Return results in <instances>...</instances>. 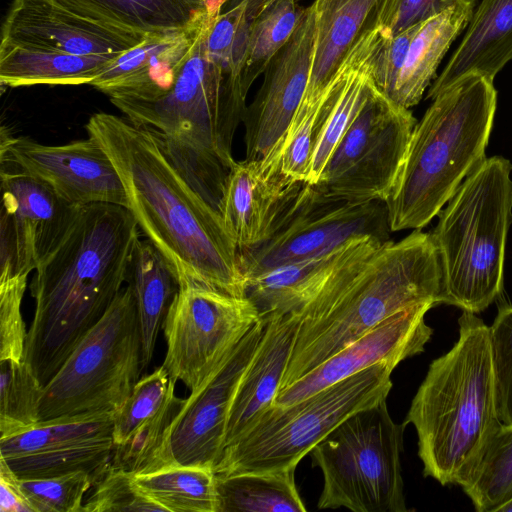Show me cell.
<instances>
[{"mask_svg": "<svg viewBox=\"0 0 512 512\" xmlns=\"http://www.w3.org/2000/svg\"><path fill=\"white\" fill-rule=\"evenodd\" d=\"M462 0H401L390 28L391 36L422 23Z\"/></svg>", "mask_w": 512, "mask_h": 512, "instance_id": "cell-43", "label": "cell"}, {"mask_svg": "<svg viewBox=\"0 0 512 512\" xmlns=\"http://www.w3.org/2000/svg\"><path fill=\"white\" fill-rule=\"evenodd\" d=\"M26 275L0 276V362L22 361L27 332L21 305Z\"/></svg>", "mask_w": 512, "mask_h": 512, "instance_id": "cell-41", "label": "cell"}, {"mask_svg": "<svg viewBox=\"0 0 512 512\" xmlns=\"http://www.w3.org/2000/svg\"><path fill=\"white\" fill-rule=\"evenodd\" d=\"M94 483L85 471L20 478L21 488L34 512H82L84 495Z\"/></svg>", "mask_w": 512, "mask_h": 512, "instance_id": "cell-37", "label": "cell"}, {"mask_svg": "<svg viewBox=\"0 0 512 512\" xmlns=\"http://www.w3.org/2000/svg\"><path fill=\"white\" fill-rule=\"evenodd\" d=\"M321 98L311 106L300 104L283 138L282 172L294 181H307L318 132Z\"/></svg>", "mask_w": 512, "mask_h": 512, "instance_id": "cell-40", "label": "cell"}, {"mask_svg": "<svg viewBox=\"0 0 512 512\" xmlns=\"http://www.w3.org/2000/svg\"><path fill=\"white\" fill-rule=\"evenodd\" d=\"M141 361L137 306L128 284L44 386L40 421L115 413L139 380Z\"/></svg>", "mask_w": 512, "mask_h": 512, "instance_id": "cell-10", "label": "cell"}, {"mask_svg": "<svg viewBox=\"0 0 512 512\" xmlns=\"http://www.w3.org/2000/svg\"><path fill=\"white\" fill-rule=\"evenodd\" d=\"M85 128L115 166L127 208L167 259L180 287L246 297L238 247L220 212L174 166L159 133L107 112L93 114Z\"/></svg>", "mask_w": 512, "mask_h": 512, "instance_id": "cell-1", "label": "cell"}, {"mask_svg": "<svg viewBox=\"0 0 512 512\" xmlns=\"http://www.w3.org/2000/svg\"><path fill=\"white\" fill-rule=\"evenodd\" d=\"M163 366L137 381L113 413L111 465L133 475L176 465L170 446L172 423L183 399Z\"/></svg>", "mask_w": 512, "mask_h": 512, "instance_id": "cell-18", "label": "cell"}, {"mask_svg": "<svg viewBox=\"0 0 512 512\" xmlns=\"http://www.w3.org/2000/svg\"><path fill=\"white\" fill-rule=\"evenodd\" d=\"M370 236L358 237L323 255L273 268L246 283V297L260 316L298 310ZM373 237V236H371Z\"/></svg>", "mask_w": 512, "mask_h": 512, "instance_id": "cell-27", "label": "cell"}, {"mask_svg": "<svg viewBox=\"0 0 512 512\" xmlns=\"http://www.w3.org/2000/svg\"><path fill=\"white\" fill-rule=\"evenodd\" d=\"M512 60V0H482L474 9L465 35L441 74L431 85L427 98L470 74L490 81Z\"/></svg>", "mask_w": 512, "mask_h": 512, "instance_id": "cell-26", "label": "cell"}, {"mask_svg": "<svg viewBox=\"0 0 512 512\" xmlns=\"http://www.w3.org/2000/svg\"><path fill=\"white\" fill-rule=\"evenodd\" d=\"M299 1L273 0L246 17L249 36L243 79L248 90L295 30L304 11Z\"/></svg>", "mask_w": 512, "mask_h": 512, "instance_id": "cell-34", "label": "cell"}, {"mask_svg": "<svg viewBox=\"0 0 512 512\" xmlns=\"http://www.w3.org/2000/svg\"><path fill=\"white\" fill-rule=\"evenodd\" d=\"M241 1H244V0H228L227 2H229V3H239Z\"/></svg>", "mask_w": 512, "mask_h": 512, "instance_id": "cell-46", "label": "cell"}, {"mask_svg": "<svg viewBox=\"0 0 512 512\" xmlns=\"http://www.w3.org/2000/svg\"><path fill=\"white\" fill-rule=\"evenodd\" d=\"M499 512H512V500L501 507Z\"/></svg>", "mask_w": 512, "mask_h": 512, "instance_id": "cell-45", "label": "cell"}, {"mask_svg": "<svg viewBox=\"0 0 512 512\" xmlns=\"http://www.w3.org/2000/svg\"><path fill=\"white\" fill-rule=\"evenodd\" d=\"M295 469L216 475L219 512H305Z\"/></svg>", "mask_w": 512, "mask_h": 512, "instance_id": "cell-32", "label": "cell"}, {"mask_svg": "<svg viewBox=\"0 0 512 512\" xmlns=\"http://www.w3.org/2000/svg\"><path fill=\"white\" fill-rule=\"evenodd\" d=\"M204 1H205L206 6H207V3H208V1H209V0H204ZM207 9H208V8H207Z\"/></svg>", "mask_w": 512, "mask_h": 512, "instance_id": "cell-47", "label": "cell"}, {"mask_svg": "<svg viewBox=\"0 0 512 512\" xmlns=\"http://www.w3.org/2000/svg\"><path fill=\"white\" fill-rule=\"evenodd\" d=\"M54 1L82 17L144 35L183 30L208 10L204 0Z\"/></svg>", "mask_w": 512, "mask_h": 512, "instance_id": "cell-29", "label": "cell"}, {"mask_svg": "<svg viewBox=\"0 0 512 512\" xmlns=\"http://www.w3.org/2000/svg\"><path fill=\"white\" fill-rule=\"evenodd\" d=\"M144 34L77 15L54 0H13L2 25V43L75 55L116 57Z\"/></svg>", "mask_w": 512, "mask_h": 512, "instance_id": "cell-21", "label": "cell"}, {"mask_svg": "<svg viewBox=\"0 0 512 512\" xmlns=\"http://www.w3.org/2000/svg\"><path fill=\"white\" fill-rule=\"evenodd\" d=\"M474 12L473 0H462L424 21L415 34L400 72L392 101L404 108L419 103L456 37Z\"/></svg>", "mask_w": 512, "mask_h": 512, "instance_id": "cell-28", "label": "cell"}, {"mask_svg": "<svg viewBox=\"0 0 512 512\" xmlns=\"http://www.w3.org/2000/svg\"><path fill=\"white\" fill-rule=\"evenodd\" d=\"M0 367V438H3L40 422L44 386L24 360L1 361Z\"/></svg>", "mask_w": 512, "mask_h": 512, "instance_id": "cell-36", "label": "cell"}, {"mask_svg": "<svg viewBox=\"0 0 512 512\" xmlns=\"http://www.w3.org/2000/svg\"><path fill=\"white\" fill-rule=\"evenodd\" d=\"M266 326L261 316L227 358L183 399L171 428L170 446L177 464L215 468L224 448L229 412L241 378Z\"/></svg>", "mask_w": 512, "mask_h": 512, "instance_id": "cell-16", "label": "cell"}, {"mask_svg": "<svg viewBox=\"0 0 512 512\" xmlns=\"http://www.w3.org/2000/svg\"><path fill=\"white\" fill-rule=\"evenodd\" d=\"M160 511L136 485L134 475L110 464L94 484V491L83 503L82 512Z\"/></svg>", "mask_w": 512, "mask_h": 512, "instance_id": "cell-38", "label": "cell"}, {"mask_svg": "<svg viewBox=\"0 0 512 512\" xmlns=\"http://www.w3.org/2000/svg\"><path fill=\"white\" fill-rule=\"evenodd\" d=\"M496 106L493 82L479 74L432 99L385 201L391 231L424 228L486 159Z\"/></svg>", "mask_w": 512, "mask_h": 512, "instance_id": "cell-6", "label": "cell"}, {"mask_svg": "<svg viewBox=\"0 0 512 512\" xmlns=\"http://www.w3.org/2000/svg\"><path fill=\"white\" fill-rule=\"evenodd\" d=\"M511 172L508 159L486 157L438 214L430 234L441 265L442 303L478 313L502 293Z\"/></svg>", "mask_w": 512, "mask_h": 512, "instance_id": "cell-7", "label": "cell"}, {"mask_svg": "<svg viewBox=\"0 0 512 512\" xmlns=\"http://www.w3.org/2000/svg\"><path fill=\"white\" fill-rule=\"evenodd\" d=\"M282 146L283 139L264 157L235 160L230 168L220 214L238 250L267 237L273 219L298 183L282 172Z\"/></svg>", "mask_w": 512, "mask_h": 512, "instance_id": "cell-22", "label": "cell"}, {"mask_svg": "<svg viewBox=\"0 0 512 512\" xmlns=\"http://www.w3.org/2000/svg\"><path fill=\"white\" fill-rule=\"evenodd\" d=\"M211 14L203 12L189 27L145 35L90 83L110 99L154 100L167 93L187 59L202 26Z\"/></svg>", "mask_w": 512, "mask_h": 512, "instance_id": "cell-23", "label": "cell"}, {"mask_svg": "<svg viewBox=\"0 0 512 512\" xmlns=\"http://www.w3.org/2000/svg\"><path fill=\"white\" fill-rule=\"evenodd\" d=\"M422 23L413 25L394 36L391 34L386 36L375 55L372 69L373 81L375 86L390 100L393 97L409 46Z\"/></svg>", "mask_w": 512, "mask_h": 512, "instance_id": "cell-42", "label": "cell"}, {"mask_svg": "<svg viewBox=\"0 0 512 512\" xmlns=\"http://www.w3.org/2000/svg\"><path fill=\"white\" fill-rule=\"evenodd\" d=\"M116 57L75 55L1 42L0 82L12 88L90 84Z\"/></svg>", "mask_w": 512, "mask_h": 512, "instance_id": "cell-30", "label": "cell"}, {"mask_svg": "<svg viewBox=\"0 0 512 512\" xmlns=\"http://www.w3.org/2000/svg\"><path fill=\"white\" fill-rule=\"evenodd\" d=\"M314 5L304 8L288 41L269 61L262 85L246 107V159L267 155L285 136L304 97L314 56Z\"/></svg>", "mask_w": 512, "mask_h": 512, "instance_id": "cell-17", "label": "cell"}, {"mask_svg": "<svg viewBox=\"0 0 512 512\" xmlns=\"http://www.w3.org/2000/svg\"><path fill=\"white\" fill-rule=\"evenodd\" d=\"M401 0H315V48L301 104L318 102L354 47L371 32L390 30Z\"/></svg>", "mask_w": 512, "mask_h": 512, "instance_id": "cell-24", "label": "cell"}, {"mask_svg": "<svg viewBox=\"0 0 512 512\" xmlns=\"http://www.w3.org/2000/svg\"><path fill=\"white\" fill-rule=\"evenodd\" d=\"M140 229L124 206H82L36 268L35 313L23 360L45 386L111 306L128 273Z\"/></svg>", "mask_w": 512, "mask_h": 512, "instance_id": "cell-2", "label": "cell"}, {"mask_svg": "<svg viewBox=\"0 0 512 512\" xmlns=\"http://www.w3.org/2000/svg\"><path fill=\"white\" fill-rule=\"evenodd\" d=\"M490 327L495 398L499 420L512 424V305H502Z\"/></svg>", "mask_w": 512, "mask_h": 512, "instance_id": "cell-39", "label": "cell"}, {"mask_svg": "<svg viewBox=\"0 0 512 512\" xmlns=\"http://www.w3.org/2000/svg\"><path fill=\"white\" fill-rule=\"evenodd\" d=\"M219 13L205 21L167 93L148 101H110L132 122L159 133L174 166L220 212L235 162L233 139L249 90L243 79L244 62L216 58L206 51L205 33Z\"/></svg>", "mask_w": 512, "mask_h": 512, "instance_id": "cell-4", "label": "cell"}, {"mask_svg": "<svg viewBox=\"0 0 512 512\" xmlns=\"http://www.w3.org/2000/svg\"><path fill=\"white\" fill-rule=\"evenodd\" d=\"M1 163L48 184L75 207L95 203L128 206L120 176L107 153L92 137L62 145H45L1 129Z\"/></svg>", "mask_w": 512, "mask_h": 512, "instance_id": "cell-15", "label": "cell"}, {"mask_svg": "<svg viewBox=\"0 0 512 512\" xmlns=\"http://www.w3.org/2000/svg\"><path fill=\"white\" fill-rule=\"evenodd\" d=\"M432 304L403 308L374 326L319 366L279 391L274 405L289 406L377 363L395 368L424 351L432 328L425 315Z\"/></svg>", "mask_w": 512, "mask_h": 512, "instance_id": "cell-19", "label": "cell"}, {"mask_svg": "<svg viewBox=\"0 0 512 512\" xmlns=\"http://www.w3.org/2000/svg\"><path fill=\"white\" fill-rule=\"evenodd\" d=\"M426 303H442L441 265L431 234L418 229L398 242L367 237L293 311L298 326L280 390L393 313Z\"/></svg>", "mask_w": 512, "mask_h": 512, "instance_id": "cell-3", "label": "cell"}, {"mask_svg": "<svg viewBox=\"0 0 512 512\" xmlns=\"http://www.w3.org/2000/svg\"><path fill=\"white\" fill-rule=\"evenodd\" d=\"M113 451L112 413L40 421L0 438V457L19 478L85 471L96 483L110 466Z\"/></svg>", "mask_w": 512, "mask_h": 512, "instance_id": "cell-14", "label": "cell"}, {"mask_svg": "<svg viewBox=\"0 0 512 512\" xmlns=\"http://www.w3.org/2000/svg\"><path fill=\"white\" fill-rule=\"evenodd\" d=\"M462 489L478 512H499L512 500V424H501Z\"/></svg>", "mask_w": 512, "mask_h": 512, "instance_id": "cell-35", "label": "cell"}, {"mask_svg": "<svg viewBox=\"0 0 512 512\" xmlns=\"http://www.w3.org/2000/svg\"><path fill=\"white\" fill-rule=\"evenodd\" d=\"M0 177L1 230L12 241L14 273L28 276L62 239L79 207L11 164L1 163Z\"/></svg>", "mask_w": 512, "mask_h": 512, "instance_id": "cell-20", "label": "cell"}, {"mask_svg": "<svg viewBox=\"0 0 512 512\" xmlns=\"http://www.w3.org/2000/svg\"><path fill=\"white\" fill-rule=\"evenodd\" d=\"M127 282L137 306L144 371L153 359L160 327L180 285L167 259L147 238L137 242Z\"/></svg>", "mask_w": 512, "mask_h": 512, "instance_id": "cell-31", "label": "cell"}, {"mask_svg": "<svg viewBox=\"0 0 512 512\" xmlns=\"http://www.w3.org/2000/svg\"><path fill=\"white\" fill-rule=\"evenodd\" d=\"M395 367L377 363L289 406L273 405L214 468L219 476L280 471L300 460L354 413L386 400Z\"/></svg>", "mask_w": 512, "mask_h": 512, "instance_id": "cell-8", "label": "cell"}, {"mask_svg": "<svg viewBox=\"0 0 512 512\" xmlns=\"http://www.w3.org/2000/svg\"><path fill=\"white\" fill-rule=\"evenodd\" d=\"M384 201L354 202L324 196L298 182L259 244L238 250L246 283L273 268L332 251L350 240L373 236L390 241Z\"/></svg>", "mask_w": 512, "mask_h": 512, "instance_id": "cell-11", "label": "cell"}, {"mask_svg": "<svg viewBox=\"0 0 512 512\" xmlns=\"http://www.w3.org/2000/svg\"><path fill=\"white\" fill-rule=\"evenodd\" d=\"M265 317L263 336L241 378L232 402L225 447L244 436L274 405L282 386L293 349L298 319L293 312H273Z\"/></svg>", "mask_w": 512, "mask_h": 512, "instance_id": "cell-25", "label": "cell"}, {"mask_svg": "<svg viewBox=\"0 0 512 512\" xmlns=\"http://www.w3.org/2000/svg\"><path fill=\"white\" fill-rule=\"evenodd\" d=\"M0 511L34 512L20 484V478L0 457Z\"/></svg>", "mask_w": 512, "mask_h": 512, "instance_id": "cell-44", "label": "cell"}, {"mask_svg": "<svg viewBox=\"0 0 512 512\" xmlns=\"http://www.w3.org/2000/svg\"><path fill=\"white\" fill-rule=\"evenodd\" d=\"M248 297L212 289L179 287L163 322L162 366L190 392L197 390L260 319Z\"/></svg>", "mask_w": 512, "mask_h": 512, "instance_id": "cell-13", "label": "cell"}, {"mask_svg": "<svg viewBox=\"0 0 512 512\" xmlns=\"http://www.w3.org/2000/svg\"><path fill=\"white\" fill-rule=\"evenodd\" d=\"M406 424L396 423L386 400L338 425L312 450L323 476L318 509L407 512L400 455Z\"/></svg>", "mask_w": 512, "mask_h": 512, "instance_id": "cell-9", "label": "cell"}, {"mask_svg": "<svg viewBox=\"0 0 512 512\" xmlns=\"http://www.w3.org/2000/svg\"><path fill=\"white\" fill-rule=\"evenodd\" d=\"M458 326V340L430 364L403 423L416 430L424 476L462 487L502 423L490 327L468 311H463Z\"/></svg>", "mask_w": 512, "mask_h": 512, "instance_id": "cell-5", "label": "cell"}, {"mask_svg": "<svg viewBox=\"0 0 512 512\" xmlns=\"http://www.w3.org/2000/svg\"><path fill=\"white\" fill-rule=\"evenodd\" d=\"M134 481L164 512H219L213 468L176 464L136 474Z\"/></svg>", "mask_w": 512, "mask_h": 512, "instance_id": "cell-33", "label": "cell"}, {"mask_svg": "<svg viewBox=\"0 0 512 512\" xmlns=\"http://www.w3.org/2000/svg\"><path fill=\"white\" fill-rule=\"evenodd\" d=\"M417 120L373 83L368 98L314 186L326 197L386 201L405 161Z\"/></svg>", "mask_w": 512, "mask_h": 512, "instance_id": "cell-12", "label": "cell"}]
</instances>
